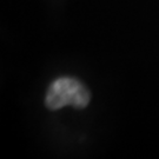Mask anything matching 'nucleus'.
<instances>
[{
	"label": "nucleus",
	"mask_w": 159,
	"mask_h": 159,
	"mask_svg": "<svg viewBox=\"0 0 159 159\" xmlns=\"http://www.w3.org/2000/svg\"><path fill=\"white\" fill-rule=\"evenodd\" d=\"M91 100V92L75 78L61 77L52 83L45 98L46 107L57 111L66 105L74 108H85Z\"/></svg>",
	"instance_id": "f257e3e1"
}]
</instances>
